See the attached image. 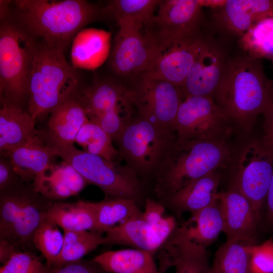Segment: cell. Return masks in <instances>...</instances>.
Segmentation results:
<instances>
[{
    "label": "cell",
    "instance_id": "15",
    "mask_svg": "<svg viewBox=\"0 0 273 273\" xmlns=\"http://www.w3.org/2000/svg\"><path fill=\"white\" fill-rule=\"evenodd\" d=\"M229 59L217 43L203 37L197 56L181 87L185 98L189 96L213 98Z\"/></svg>",
    "mask_w": 273,
    "mask_h": 273
},
{
    "label": "cell",
    "instance_id": "35",
    "mask_svg": "<svg viewBox=\"0 0 273 273\" xmlns=\"http://www.w3.org/2000/svg\"><path fill=\"white\" fill-rule=\"evenodd\" d=\"M75 143L83 151L108 160H115L119 156L118 151L113 146L111 137L89 119L79 130Z\"/></svg>",
    "mask_w": 273,
    "mask_h": 273
},
{
    "label": "cell",
    "instance_id": "19",
    "mask_svg": "<svg viewBox=\"0 0 273 273\" xmlns=\"http://www.w3.org/2000/svg\"><path fill=\"white\" fill-rule=\"evenodd\" d=\"M88 118L96 122L104 114L114 110L133 106L129 87L114 79L95 81L80 88L75 97Z\"/></svg>",
    "mask_w": 273,
    "mask_h": 273
},
{
    "label": "cell",
    "instance_id": "21",
    "mask_svg": "<svg viewBox=\"0 0 273 273\" xmlns=\"http://www.w3.org/2000/svg\"><path fill=\"white\" fill-rule=\"evenodd\" d=\"M1 154L9 156L17 173L25 183H32L58 157L55 149L44 140L39 130L22 145Z\"/></svg>",
    "mask_w": 273,
    "mask_h": 273
},
{
    "label": "cell",
    "instance_id": "33",
    "mask_svg": "<svg viewBox=\"0 0 273 273\" xmlns=\"http://www.w3.org/2000/svg\"><path fill=\"white\" fill-rule=\"evenodd\" d=\"M238 38L239 46L244 55L254 59L272 60L273 17L257 22Z\"/></svg>",
    "mask_w": 273,
    "mask_h": 273
},
{
    "label": "cell",
    "instance_id": "36",
    "mask_svg": "<svg viewBox=\"0 0 273 273\" xmlns=\"http://www.w3.org/2000/svg\"><path fill=\"white\" fill-rule=\"evenodd\" d=\"M63 241L64 233L47 215L36 229L33 238L34 246L45 258L47 266L60 253Z\"/></svg>",
    "mask_w": 273,
    "mask_h": 273
},
{
    "label": "cell",
    "instance_id": "5",
    "mask_svg": "<svg viewBox=\"0 0 273 273\" xmlns=\"http://www.w3.org/2000/svg\"><path fill=\"white\" fill-rule=\"evenodd\" d=\"M0 102L27 110L29 78L37 42L18 22L1 21Z\"/></svg>",
    "mask_w": 273,
    "mask_h": 273
},
{
    "label": "cell",
    "instance_id": "31",
    "mask_svg": "<svg viewBox=\"0 0 273 273\" xmlns=\"http://www.w3.org/2000/svg\"><path fill=\"white\" fill-rule=\"evenodd\" d=\"M64 241L59 255L48 266L57 267L76 261L105 244V236L92 231H64Z\"/></svg>",
    "mask_w": 273,
    "mask_h": 273
},
{
    "label": "cell",
    "instance_id": "32",
    "mask_svg": "<svg viewBox=\"0 0 273 273\" xmlns=\"http://www.w3.org/2000/svg\"><path fill=\"white\" fill-rule=\"evenodd\" d=\"M253 241L230 240L216 251L214 273H250V249Z\"/></svg>",
    "mask_w": 273,
    "mask_h": 273
},
{
    "label": "cell",
    "instance_id": "41",
    "mask_svg": "<svg viewBox=\"0 0 273 273\" xmlns=\"http://www.w3.org/2000/svg\"><path fill=\"white\" fill-rule=\"evenodd\" d=\"M21 180L22 179L15 171L9 156L1 154L0 190H2Z\"/></svg>",
    "mask_w": 273,
    "mask_h": 273
},
{
    "label": "cell",
    "instance_id": "14",
    "mask_svg": "<svg viewBox=\"0 0 273 273\" xmlns=\"http://www.w3.org/2000/svg\"><path fill=\"white\" fill-rule=\"evenodd\" d=\"M203 39L200 35L161 46L153 45L150 63L144 75L166 80L181 89Z\"/></svg>",
    "mask_w": 273,
    "mask_h": 273
},
{
    "label": "cell",
    "instance_id": "2",
    "mask_svg": "<svg viewBox=\"0 0 273 273\" xmlns=\"http://www.w3.org/2000/svg\"><path fill=\"white\" fill-rule=\"evenodd\" d=\"M268 81L261 60L244 55L229 59L213 99L232 124L248 133L262 113Z\"/></svg>",
    "mask_w": 273,
    "mask_h": 273
},
{
    "label": "cell",
    "instance_id": "18",
    "mask_svg": "<svg viewBox=\"0 0 273 273\" xmlns=\"http://www.w3.org/2000/svg\"><path fill=\"white\" fill-rule=\"evenodd\" d=\"M212 9L216 29L239 38L257 22L273 17V0L221 1Z\"/></svg>",
    "mask_w": 273,
    "mask_h": 273
},
{
    "label": "cell",
    "instance_id": "12",
    "mask_svg": "<svg viewBox=\"0 0 273 273\" xmlns=\"http://www.w3.org/2000/svg\"><path fill=\"white\" fill-rule=\"evenodd\" d=\"M273 173V146L261 139L247 144L239 159L232 188L243 195L260 216Z\"/></svg>",
    "mask_w": 273,
    "mask_h": 273
},
{
    "label": "cell",
    "instance_id": "1",
    "mask_svg": "<svg viewBox=\"0 0 273 273\" xmlns=\"http://www.w3.org/2000/svg\"><path fill=\"white\" fill-rule=\"evenodd\" d=\"M14 5L17 22L35 39L63 52L102 11L84 0H17Z\"/></svg>",
    "mask_w": 273,
    "mask_h": 273
},
{
    "label": "cell",
    "instance_id": "30",
    "mask_svg": "<svg viewBox=\"0 0 273 273\" xmlns=\"http://www.w3.org/2000/svg\"><path fill=\"white\" fill-rule=\"evenodd\" d=\"M93 204L96 215L94 231L100 234L129 219L141 216L143 214L136 205V201L132 200L106 197Z\"/></svg>",
    "mask_w": 273,
    "mask_h": 273
},
{
    "label": "cell",
    "instance_id": "17",
    "mask_svg": "<svg viewBox=\"0 0 273 273\" xmlns=\"http://www.w3.org/2000/svg\"><path fill=\"white\" fill-rule=\"evenodd\" d=\"M162 246L159 255L160 273L171 266L175 273H214L206 247L191 239L181 226L174 231Z\"/></svg>",
    "mask_w": 273,
    "mask_h": 273
},
{
    "label": "cell",
    "instance_id": "11",
    "mask_svg": "<svg viewBox=\"0 0 273 273\" xmlns=\"http://www.w3.org/2000/svg\"><path fill=\"white\" fill-rule=\"evenodd\" d=\"M203 6V1H161L144 31L155 46L199 36Z\"/></svg>",
    "mask_w": 273,
    "mask_h": 273
},
{
    "label": "cell",
    "instance_id": "8",
    "mask_svg": "<svg viewBox=\"0 0 273 273\" xmlns=\"http://www.w3.org/2000/svg\"><path fill=\"white\" fill-rule=\"evenodd\" d=\"M176 139L175 133L140 116L129 121L115 141L126 164L137 173H146L157 171Z\"/></svg>",
    "mask_w": 273,
    "mask_h": 273
},
{
    "label": "cell",
    "instance_id": "10",
    "mask_svg": "<svg viewBox=\"0 0 273 273\" xmlns=\"http://www.w3.org/2000/svg\"><path fill=\"white\" fill-rule=\"evenodd\" d=\"M232 123L212 97L189 96L180 103L174 124L179 141L230 137Z\"/></svg>",
    "mask_w": 273,
    "mask_h": 273
},
{
    "label": "cell",
    "instance_id": "43",
    "mask_svg": "<svg viewBox=\"0 0 273 273\" xmlns=\"http://www.w3.org/2000/svg\"><path fill=\"white\" fill-rule=\"evenodd\" d=\"M264 206L266 209L265 223L268 228L273 231V173Z\"/></svg>",
    "mask_w": 273,
    "mask_h": 273
},
{
    "label": "cell",
    "instance_id": "34",
    "mask_svg": "<svg viewBox=\"0 0 273 273\" xmlns=\"http://www.w3.org/2000/svg\"><path fill=\"white\" fill-rule=\"evenodd\" d=\"M161 1L114 0L104 11L112 16L118 24L130 23L145 27L153 19Z\"/></svg>",
    "mask_w": 273,
    "mask_h": 273
},
{
    "label": "cell",
    "instance_id": "26",
    "mask_svg": "<svg viewBox=\"0 0 273 273\" xmlns=\"http://www.w3.org/2000/svg\"><path fill=\"white\" fill-rule=\"evenodd\" d=\"M35 121L27 110L2 105L0 110V153L22 145L37 133Z\"/></svg>",
    "mask_w": 273,
    "mask_h": 273
},
{
    "label": "cell",
    "instance_id": "9",
    "mask_svg": "<svg viewBox=\"0 0 273 273\" xmlns=\"http://www.w3.org/2000/svg\"><path fill=\"white\" fill-rule=\"evenodd\" d=\"M140 116L157 127L175 133L177 111L185 97L181 88L166 80L143 75L129 87Z\"/></svg>",
    "mask_w": 273,
    "mask_h": 273
},
{
    "label": "cell",
    "instance_id": "37",
    "mask_svg": "<svg viewBox=\"0 0 273 273\" xmlns=\"http://www.w3.org/2000/svg\"><path fill=\"white\" fill-rule=\"evenodd\" d=\"M48 267L33 252L18 251L3 264L0 273H47Z\"/></svg>",
    "mask_w": 273,
    "mask_h": 273
},
{
    "label": "cell",
    "instance_id": "25",
    "mask_svg": "<svg viewBox=\"0 0 273 273\" xmlns=\"http://www.w3.org/2000/svg\"><path fill=\"white\" fill-rule=\"evenodd\" d=\"M220 177L218 170L212 171L192 181L167 198L172 207L178 213L189 211L193 213L217 200Z\"/></svg>",
    "mask_w": 273,
    "mask_h": 273
},
{
    "label": "cell",
    "instance_id": "42",
    "mask_svg": "<svg viewBox=\"0 0 273 273\" xmlns=\"http://www.w3.org/2000/svg\"><path fill=\"white\" fill-rule=\"evenodd\" d=\"M164 212L162 205L153 199L148 198L142 217L148 222L155 224L159 223L165 217Z\"/></svg>",
    "mask_w": 273,
    "mask_h": 273
},
{
    "label": "cell",
    "instance_id": "13",
    "mask_svg": "<svg viewBox=\"0 0 273 273\" xmlns=\"http://www.w3.org/2000/svg\"><path fill=\"white\" fill-rule=\"evenodd\" d=\"M115 37L110 65L118 76L134 80L145 74L149 68L153 44L143 26L123 23Z\"/></svg>",
    "mask_w": 273,
    "mask_h": 273
},
{
    "label": "cell",
    "instance_id": "22",
    "mask_svg": "<svg viewBox=\"0 0 273 273\" xmlns=\"http://www.w3.org/2000/svg\"><path fill=\"white\" fill-rule=\"evenodd\" d=\"M49 114L46 128L40 132L51 146L74 145L79 130L88 119L75 98L58 106Z\"/></svg>",
    "mask_w": 273,
    "mask_h": 273
},
{
    "label": "cell",
    "instance_id": "24",
    "mask_svg": "<svg viewBox=\"0 0 273 273\" xmlns=\"http://www.w3.org/2000/svg\"><path fill=\"white\" fill-rule=\"evenodd\" d=\"M111 42V33L109 31L94 28L81 29L72 41V66L76 69H97L109 56Z\"/></svg>",
    "mask_w": 273,
    "mask_h": 273
},
{
    "label": "cell",
    "instance_id": "45",
    "mask_svg": "<svg viewBox=\"0 0 273 273\" xmlns=\"http://www.w3.org/2000/svg\"><path fill=\"white\" fill-rule=\"evenodd\" d=\"M271 61H272V64H273V59L272 60H271Z\"/></svg>",
    "mask_w": 273,
    "mask_h": 273
},
{
    "label": "cell",
    "instance_id": "27",
    "mask_svg": "<svg viewBox=\"0 0 273 273\" xmlns=\"http://www.w3.org/2000/svg\"><path fill=\"white\" fill-rule=\"evenodd\" d=\"M93 260L108 273H160L152 254L139 249L106 251Z\"/></svg>",
    "mask_w": 273,
    "mask_h": 273
},
{
    "label": "cell",
    "instance_id": "3",
    "mask_svg": "<svg viewBox=\"0 0 273 273\" xmlns=\"http://www.w3.org/2000/svg\"><path fill=\"white\" fill-rule=\"evenodd\" d=\"M229 138L176 139L156 171V193L167 197L192 181L225 168L233 157Z\"/></svg>",
    "mask_w": 273,
    "mask_h": 273
},
{
    "label": "cell",
    "instance_id": "6",
    "mask_svg": "<svg viewBox=\"0 0 273 273\" xmlns=\"http://www.w3.org/2000/svg\"><path fill=\"white\" fill-rule=\"evenodd\" d=\"M54 202L22 180L0 190V240L33 252L34 234Z\"/></svg>",
    "mask_w": 273,
    "mask_h": 273
},
{
    "label": "cell",
    "instance_id": "38",
    "mask_svg": "<svg viewBox=\"0 0 273 273\" xmlns=\"http://www.w3.org/2000/svg\"><path fill=\"white\" fill-rule=\"evenodd\" d=\"M250 273H273V238L251 246Z\"/></svg>",
    "mask_w": 273,
    "mask_h": 273
},
{
    "label": "cell",
    "instance_id": "40",
    "mask_svg": "<svg viewBox=\"0 0 273 273\" xmlns=\"http://www.w3.org/2000/svg\"><path fill=\"white\" fill-rule=\"evenodd\" d=\"M47 273H108L94 260H80L53 267H48Z\"/></svg>",
    "mask_w": 273,
    "mask_h": 273
},
{
    "label": "cell",
    "instance_id": "4",
    "mask_svg": "<svg viewBox=\"0 0 273 273\" xmlns=\"http://www.w3.org/2000/svg\"><path fill=\"white\" fill-rule=\"evenodd\" d=\"M63 51L38 42L28 86L27 110L36 122L75 97L80 88L77 69Z\"/></svg>",
    "mask_w": 273,
    "mask_h": 273
},
{
    "label": "cell",
    "instance_id": "29",
    "mask_svg": "<svg viewBox=\"0 0 273 273\" xmlns=\"http://www.w3.org/2000/svg\"><path fill=\"white\" fill-rule=\"evenodd\" d=\"M181 227L195 242L206 247L210 245L223 231V221L218 200L192 213Z\"/></svg>",
    "mask_w": 273,
    "mask_h": 273
},
{
    "label": "cell",
    "instance_id": "39",
    "mask_svg": "<svg viewBox=\"0 0 273 273\" xmlns=\"http://www.w3.org/2000/svg\"><path fill=\"white\" fill-rule=\"evenodd\" d=\"M264 117L262 141L273 146V79L268 82L266 96L262 113Z\"/></svg>",
    "mask_w": 273,
    "mask_h": 273
},
{
    "label": "cell",
    "instance_id": "20",
    "mask_svg": "<svg viewBox=\"0 0 273 273\" xmlns=\"http://www.w3.org/2000/svg\"><path fill=\"white\" fill-rule=\"evenodd\" d=\"M216 199L223 218L222 232L227 240L253 241L260 216L247 199L233 188L218 193Z\"/></svg>",
    "mask_w": 273,
    "mask_h": 273
},
{
    "label": "cell",
    "instance_id": "7",
    "mask_svg": "<svg viewBox=\"0 0 273 273\" xmlns=\"http://www.w3.org/2000/svg\"><path fill=\"white\" fill-rule=\"evenodd\" d=\"M52 147L58 157L72 165L87 184L99 187L106 197L136 201L140 197L138 173L127 164L107 160L78 149L74 145Z\"/></svg>",
    "mask_w": 273,
    "mask_h": 273
},
{
    "label": "cell",
    "instance_id": "28",
    "mask_svg": "<svg viewBox=\"0 0 273 273\" xmlns=\"http://www.w3.org/2000/svg\"><path fill=\"white\" fill-rule=\"evenodd\" d=\"M49 217L64 231H94L96 215L92 202H54L47 212Z\"/></svg>",
    "mask_w": 273,
    "mask_h": 273
},
{
    "label": "cell",
    "instance_id": "16",
    "mask_svg": "<svg viewBox=\"0 0 273 273\" xmlns=\"http://www.w3.org/2000/svg\"><path fill=\"white\" fill-rule=\"evenodd\" d=\"M172 216L164 217L159 223L151 224L142 216L118 224L105 233V244L128 245L152 254L168 240L175 229Z\"/></svg>",
    "mask_w": 273,
    "mask_h": 273
},
{
    "label": "cell",
    "instance_id": "44",
    "mask_svg": "<svg viewBox=\"0 0 273 273\" xmlns=\"http://www.w3.org/2000/svg\"><path fill=\"white\" fill-rule=\"evenodd\" d=\"M18 252L9 243L0 240V262L4 263L15 252Z\"/></svg>",
    "mask_w": 273,
    "mask_h": 273
},
{
    "label": "cell",
    "instance_id": "23",
    "mask_svg": "<svg viewBox=\"0 0 273 273\" xmlns=\"http://www.w3.org/2000/svg\"><path fill=\"white\" fill-rule=\"evenodd\" d=\"M32 184L41 194L53 201L76 195L87 184L72 165L63 160L53 162Z\"/></svg>",
    "mask_w": 273,
    "mask_h": 273
}]
</instances>
